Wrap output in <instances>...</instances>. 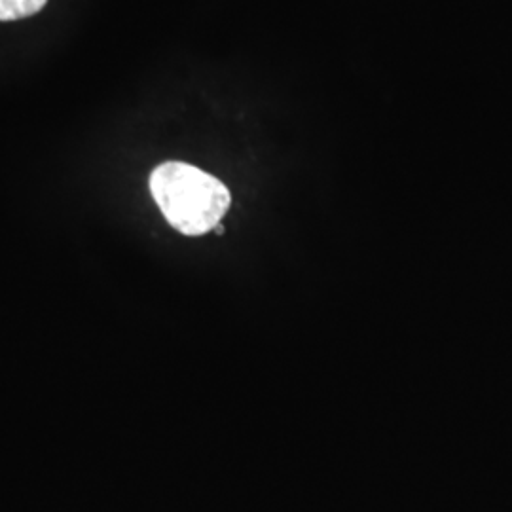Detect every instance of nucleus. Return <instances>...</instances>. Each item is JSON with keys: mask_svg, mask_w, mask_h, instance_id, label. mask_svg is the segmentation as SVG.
<instances>
[{"mask_svg": "<svg viewBox=\"0 0 512 512\" xmlns=\"http://www.w3.org/2000/svg\"><path fill=\"white\" fill-rule=\"evenodd\" d=\"M150 192L165 220L184 236L215 230L230 209V190L196 165L165 162L150 175Z\"/></svg>", "mask_w": 512, "mask_h": 512, "instance_id": "1", "label": "nucleus"}, {"mask_svg": "<svg viewBox=\"0 0 512 512\" xmlns=\"http://www.w3.org/2000/svg\"><path fill=\"white\" fill-rule=\"evenodd\" d=\"M48 0H0V21L29 18L38 14Z\"/></svg>", "mask_w": 512, "mask_h": 512, "instance_id": "2", "label": "nucleus"}]
</instances>
